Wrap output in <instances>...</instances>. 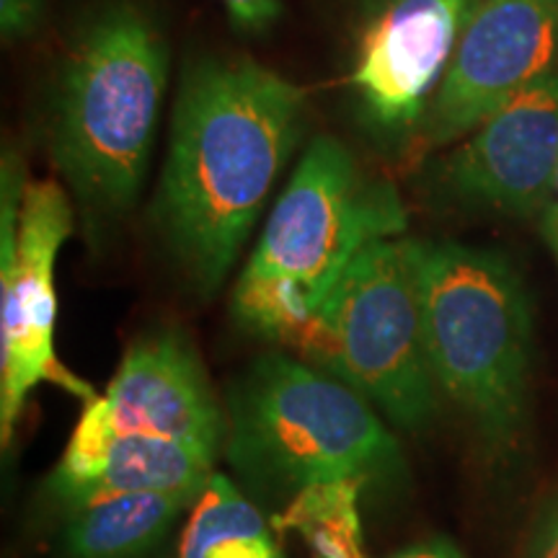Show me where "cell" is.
<instances>
[{
  "mask_svg": "<svg viewBox=\"0 0 558 558\" xmlns=\"http://www.w3.org/2000/svg\"><path fill=\"white\" fill-rule=\"evenodd\" d=\"M305 90L251 60H205L181 78L153 226L194 290L226 282L303 135Z\"/></svg>",
  "mask_w": 558,
  "mask_h": 558,
  "instance_id": "obj_1",
  "label": "cell"
},
{
  "mask_svg": "<svg viewBox=\"0 0 558 558\" xmlns=\"http://www.w3.org/2000/svg\"><path fill=\"white\" fill-rule=\"evenodd\" d=\"M403 230L407 209L399 192L362 171L339 140L316 137L243 267L235 318L264 339L308 349L352 262L369 243Z\"/></svg>",
  "mask_w": 558,
  "mask_h": 558,
  "instance_id": "obj_2",
  "label": "cell"
},
{
  "mask_svg": "<svg viewBox=\"0 0 558 558\" xmlns=\"http://www.w3.org/2000/svg\"><path fill=\"white\" fill-rule=\"evenodd\" d=\"M169 45L135 3H107L83 21L54 90L52 156L81 207L120 218L148 173Z\"/></svg>",
  "mask_w": 558,
  "mask_h": 558,
  "instance_id": "obj_3",
  "label": "cell"
},
{
  "mask_svg": "<svg viewBox=\"0 0 558 558\" xmlns=\"http://www.w3.org/2000/svg\"><path fill=\"white\" fill-rule=\"evenodd\" d=\"M226 452L248 484L277 494L403 476V452L373 403L288 354L256 360L230 388Z\"/></svg>",
  "mask_w": 558,
  "mask_h": 558,
  "instance_id": "obj_4",
  "label": "cell"
},
{
  "mask_svg": "<svg viewBox=\"0 0 558 558\" xmlns=\"http://www.w3.org/2000/svg\"><path fill=\"white\" fill-rule=\"evenodd\" d=\"M424 337L437 390L492 439L522 422L530 305L518 271L497 251L422 243Z\"/></svg>",
  "mask_w": 558,
  "mask_h": 558,
  "instance_id": "obj_5",
  "label": "cell"
},
{
  "mask_svg": "<svg viewBox=\"0 0 558 558\" xmlns=\"http://www.w3.org/2000/svg\"><path fill=\"white\" fill-rule=\"evenodd\" d=\"M422 243L403 235L369 243L341 277L305 349L401 429H422L437 409Z\"/></svg>",
  "mask_w": 558,
  "mask_h": 558,
  "instance_id": "obj_6",
  "label": "cell"
},
{
  "mask_svg": "<svg viewBox=\"0 0 558 558\" xmlns=\"http://www.w3.org/2000/svg\"><path fill=\"white\" fill-rule=\"evenodd\" d=\"M73 233V207L54 181H26L16 153L0 166V439L9 448L41 383L96 396L60 365L54 349V264Z\"/></svg>",
  "mask_w": 558,
  "mask_h": 558,
  "instance_id": "obj_7",
  "label": "cell"
},
{
  "mask_svg": "<svg viewBox=\"0 0 558 558\" xmlns=\"http://www.w3.org/2000/svg\"><path fill=\"white\" fill-rule=\"evenodd\" d=\"M481 0H380L357 39L349 86L362 122L401 137L424 122Z\"/></svg>",
  "mask_w": 558,
  "mask_h": 558,
  "instance_id": "obj_8",
  "label": "cell"
},
{
  "mask_svg": "<svg viewBox=\"0 0 558 558\" xmlns=\"http://www.w3.org/2000/svg\"><path fill=\"white\" fill-rule=\"evenodd\" d=\"M558 54V0H481L422 122L427 148L473 132L548 75Z\"/></svg>",
  "mask_w": 558,
  "mask_h": 558,
  "instance_id": "obj_9",
  "label": "cell"
},
{
  "mask_svg": "<svg viewBox=\"0 0 558 558\" xmlns=\"http://www.w3.org/2000/svg\"><path fill=\"white\" fill-rule=\"evenodd\" d=\"M558 166V68L473 130L439 169L460 202L512 215L546 213Z\"/></svg>",
  "mask_w": 558,
  "mask_h": 558,
  "instance_id": "obj_10",
  "label": "cell"
},
{
  "mask_svg": "<svg viewBox=\"0 0 558 558\" xmlns=\"http://www.w3.org/2000/svg\"><path fill=\"white\" fill-rule=\"evenodd\" d=\"M86 407L117 429L143 432L220 452L226 448L222 414L192 341L179 329L140 337L101 396Z\"/></svg>",
  "mask_w": 558,
  "mask_h": 558,
  "instance_id": "obj_11",
  "label": "cell"
},
{
  "mask_svg": "<svg viewBox=\"0 0 558 558\" xmlns=\"http://www.w3.org/2000/svg\"><path fill=\"white\" fill-rule=\"evenodd\" d=\"M218 452L143 432L117 429L83 407L50 488L70 509L107 494H202L215 476Z\"/></svg>",
  "mask_w": 558,
  "mask_h": 558,
  "instance_id": "obj_12",
  "label": "cell"
},
{
  "mask_svg": "<svg viewBox=\"0 0 558 558\" xmlns=\"http://www.w3.org/2000/svg\"><path fill=\"white\" fill-rule=\"evenodd\" d=\"M199 494L130 492L73 507L65 546L73 558H140L192 509Z\"/></svg>",
  "mask_w": 558,
  "mask_h": 558,
  "instance_id": "obj_13",
  "label": "cell"
},
{
  "mask_svg": "<svg viewBox=\"0 0 558 558\" xmlns=\"http://www.w3.org/2000/svg\"><path fill=\"white\" fill-rule=\"evenodd\" d=\"M177 558H284L267 522L226 476L215 473L192 505Z\"/></svg>",
  "mask_w": 558,
  "mask_h": 558,
  "instance_id": "obj_14",
  "label": "cell"
},
{
  "mask_svg": "<svg viewBox=\"0 0 558 558\" xmlns=\"http://www.w3.org/2000/svg\"><path fill=\"white\" fill-rule=\"evenodd\" d=\"M45 0H0V29L5 39H24L37 32Z\"/></svg>",
  "mask_w": 558,
  "mask_h": 558,
  "instance_id": "obj_15",
  "label": "cell"
},
{
  "mask_svg": "<svg viewBox=\"0 0 558 558\" xmlns=\"http://www.w3.org/2000/svg\"><path fill=\"white\" fill-rule=\"evenodd\" d=\"M235 26L246 32H264L282 13L279 0H222Z\"/></svg>",
  "mask_w": 558,
  "mask_h": 558,
  "instance_id": "obj_16",
  "label": "cell"
},
{
  "mask_svg": "<svg viewBox=\"0 0 558 558\" xmlns=\"http://www.w3.org/2000/svg\"><path fill=\"white\" fill-rule=\"evenodd\" d=\"M525 558H558V499L541 520Z\"/></svg>",
  "mask_w": 558,
  "mask_h": 558,
  "instance_id": "obj_17",
  "label": "cell"
},
{
  "mask_svg": "<svg viewBox=\"0 0 558 558\" xmlns=\"http://www.w3.org/2000/svg\"><path fill=\"white\" fill-rule=\"evenodd\" d=\"M390 558H465V556L460 554V550L448 541H427V543H418V546L401 550V554H396Z\"/></svg>",
  "mask_w": 558,
  "mask_h": 558,
  "instance_id": "obj_18",
  "label": "cell"
},
{
  "mask_svg": "<svg viewBox=\"0 0 558 558\" xmlns=\"http://www.w3.org/2000/svg\"><path fill=\"white\" fill-rule=\"evenodd\" d=\"M543 233H546L548 246L554 251L558 262V207L556 205H548L546 213H543Z\"/></svg>",
  "mask_w": 558,
  "mask_h": 558,
  "instance_id": "obj_19",
  "label": "cell"
},
{
  "mask_svg": "<svg viewBox=\"0 0 558 558\" xmlns=\"http://www.w3.org/2000/svg\"><path fill=\"white\" fill-rule=\"evenodd\" d=\"M550 205L558 207V166H556V179H554V202Z\"/></svg>",
  "mask_w": 558,
  "mask_h": 558,
  "instance_id": "obj_20",
  "label": "cell"
}]
</instances>
